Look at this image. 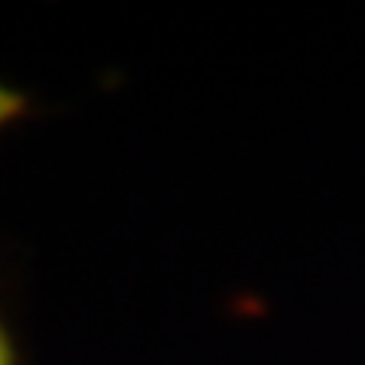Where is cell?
I'll list each match as a JSON object with an SVG mask.
<instances>
[{"mask_svg":"<svg viewBox=\"0 0 365 365\" xmlns=\"http://www.w3.org/2000/svg\"><path fill=\"white\" fill-rule=\"evenodd\" d=\"M25 113H28V98L21 95V91L0 83V131H4L6 125H13L16 119H21Z\"/></svg>","mask_w":365,"mask_h":365,"instance_id":"obj_1","label":"cell"},{"mask_svg":"<svg viewBox=\"0 0 365 365\" xmlns=\"http://www.w3.org/2000/svg\"><path fill=\"white\" fill-rule=\"evenodd\" d=\"M0 365H21L19 347H16V341H13V335H9L4 319H0Z\"/></svg>","mask_w":365,"mask_h":365,"instance_id":"obj_2","label":"cell"}]
</instances>
